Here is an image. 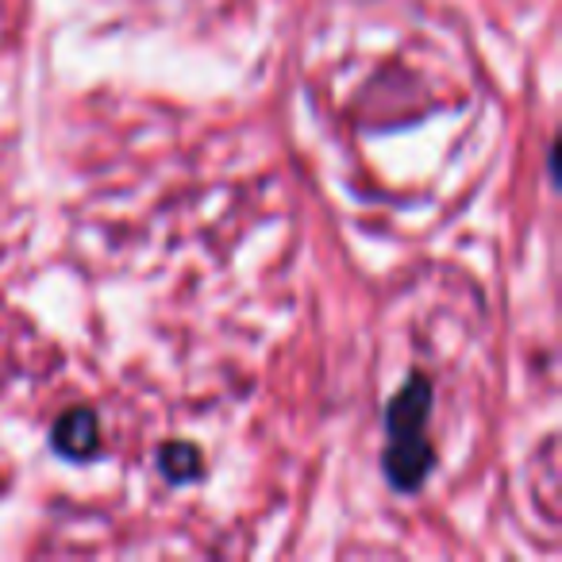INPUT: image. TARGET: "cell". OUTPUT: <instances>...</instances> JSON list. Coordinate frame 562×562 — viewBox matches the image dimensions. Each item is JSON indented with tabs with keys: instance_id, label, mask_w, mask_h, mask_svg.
Segmentation results:
<instances>
[{
	"instance_id": "cell-1",
	"label": "cell",
	"mask_w": 562,
	"mask_h": 562,
	"mask_svg": "<svg viewBox=\"0 0 562 562\" xmlns=\"http://www.w3.org/2000/svg\"><path fill=\"white\" fill-rule=\"evenodd\" d=\"M428 416H431V385L428 378H408L405 390L393 397L385 413V474L397 490H416L428 477L436 451L428 443Z\"/></svg>"
},
{
	"instance_id": "cell-2",
	"label": "cell",
	"mask_w": 562,
	"mask_h": 562,
	"mask_svg": "<svg viewBox=\"0 0 562 562\" xmlns=\"http://www.w3.org/2000/svg\"><path fill=\"white\" fill-rule=\"evenodd\" d=\"M55 447L66 459H93L101 451V424L89 408H74L55 424Z\"/></svg>"
},
{
	"instance_id": "cell-3",
	"label": "cell",
	"mask_w": 562,
	"mask_h": 562,
	"mask_svg": "<svg viewBox=\"0 0 562 562\" xmlns=\"http://www.w3.org/2000/svg\"><path fill=\"white\" fill-rule=\"evenodd\" d=\"M158 467L166 470L170 482H193V477L201 474V454H196L189 443H170L162 454H158Z\"/></svg>"
}]
</instances>
